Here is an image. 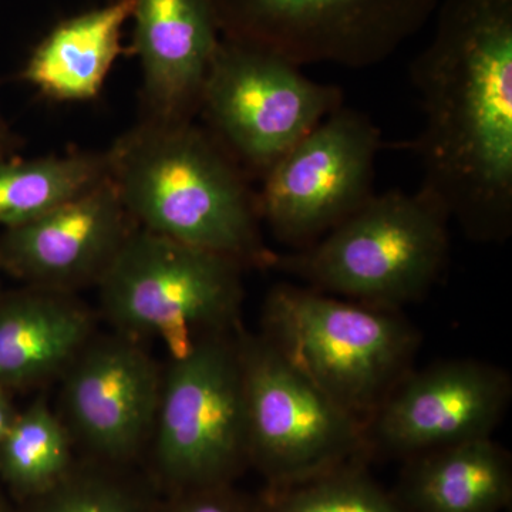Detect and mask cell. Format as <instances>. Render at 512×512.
<instances>
[{
	"label": "cell",
	"mask_w": 512,
	"mask_h": 512,
	"mask_svg": "<svg viewBox=\"0 0 512 512\" xmlns=\"http://www.w3.org/2000/svg\"><path fill=\"white\" fill-rule=\"evenodd\" d=\"M410 72L423 110L420 188L468 239L512 232V0H441Z\"/></svg>",
	"instance_id": "6da1fadb"
},
{
	"label": "cell",
	"mask_w": 512,
	"mask_h": 512,
	"mask_svg": "<svg viewBox=\"0 0 512 512\" xmlns=\"http://www.w3.org/2000/svg\"><path fill=\"white\" fill-rule=\"evenodd\" d=\"M93 336L92 313L73 293L28 285L0 293V386L26 389L63 375Z\"/></svg>",
	"instance_id": "9a60e30c"
},
{
	"label": "cell",
	"mask_w": 512,
	"mask_h": 512,
	"mask_svg": "<svg viewBox=\"0 0 512 512\" xmlns=\"http://www.w3.org/2000/svg\"><path fill=\"white\" fill-rule=\"evenodd\" d=\"M261 504L264 512H407L392 491L370 476L365 461L302 483L269 488Z\"/></svg>",
	"instance_id": "44dd1931"
},
{
	"label": "cell",
	"mask_w": 512,
	"mask_h": 512,
	"mask_svg": "<svg viewBox=\"0 0 512 512\" xmlns=\"http://www.w3.org/2000/svg\"><path fill=\"white\" fill-rule=\"evenodd\" d=\"M136 228L109 177L29 224L3 229L0 271L49 291L97 286Z\"/></svg>",
	"instance_id": "4fadbf2b"
},
{
	"label": "cell",
	"mask_w": 512,
	"mask_h": 512,
	"mask_svg": "<svg viewBox=\"0 0 512 512\" xmlns=\"http://www.w3.org/2000/svg\"><path fill=\"white\" fill-rule=\"evenodd\" d=\"M450 222L444 205L423 188L390 190L308 247L275 254L271 268L316 291L400 311L427 296L443 274Z\"/></svg>",
	"instance_id": "3957f363"
},
{
	"label": "cell",
	"mask_w": 512,
	"mask_h": 512,
	"mask_svg": "<svg viewBox=\"0 0 512 512\" xmlns=\"http://www.w3.org/2000/svg\"><path fill=\"white\" fill-rule=\"evenodd\" d=\"M441 0H210L221 37L302 67L367 69L433 18Z\"/></svg>",
	"instance_id": "9c48e42d"
},
{
	"label": "cell",
	"mask_w": 512,
	"mask_h": 512,
	"mask_svg": "<svg viewBox=\"0 0 512 512\" xmlns=\"http://www.w3.org/2000/svg\"><path fill=\"white\" fill-rule=\"evenodd\" d=\"M244 269L137 227L97 284L101 312L116 332L156 336L180 356L198 339L239 328Z\"/></svg>",
	"instance_id": "5b68a950"
},
{
	"label": "cell",
	"mask_w": 512,
	"mask_h": 512,
	"mask_svg": "<svg viewBox=\"0 0 512 512\" xmlns=\"http://www.w3.org/2000/svg\"><path fill=\"white\" fill-rule=\"evenodd\" d=\"M248 463L269 488L286 487L369 457L365 423L293 365L265 335L237 330Z\"/></svg>",
	"instance_id": "52a82bcc"
},
{
	"label": "cell",
	"mask_w": 512,
	"mask_h": 512,
	"mask_svg": "<svg viewBox=\"0 0 512 512\" xmlns=\"http://www.w3.org/2000/svg\"><path fill=\"white\" fill-rule=\"evenodd\" d=\"M133 9L134 0H111L57 23L29 56L22 79L56 101L99 96Z\"/></svg>",
	"instance_id": "e0dca14e"
},
{
	"label": "cell",
	"mask_w": 512,
	"mask_h": 512,
	"mask_svg": "<svg viewBox=\"0 0 512 512\" xmlns=\"http://www.w3.org/2000/svg\"><path fill=\"white\" fill-rule=\"evenodd\" d=\"M264 325L262 335L363 423L413 369L420 343L400 311L305 285L275 286L266 296Z\"/></svg>",
	"instance_id": "277c9868"
},
{
	"label": "cell",
	"mask_w": 512,
	"mask_h": 512,
	"mask_svg": "<svg viewBox=\"0 0 512 512\" xmlns=\"http://www.w3.org/2000/svg\"><path fill=\"white\" fill-rule=\"evenodd\" d=\"M392 493L407 512H504L511 456L493 437L424 451L404 460Z\"/></svg>",
	"instance_id": "2e32d148"
},
{
	"label": "cell",
	"mask_w": 512,
	"mask_h": 512,
	"mask_svg": "<svg viewBox=\"0 0 512 512\" xmlns=\"http://www.w3.org/2000/svg\"><path fill=\"white\" fill-rule=\"evenodd\" d=\"M150 474L131 466L84 458L45 493L16 512H157L161 498Z\"/></svg>",
	"instance_id": "ffe728a7"
},
{
	"label": "cell",
	"mask_w": 512,
	"mask_h": 512,
	"mask_svg": "<svg viewBox=\"0 0 512 512\" xmlns=\"http://www.w3.org/2000/svg\"><path fill=\"white\" fill-rule=\"evenodd\" d=\"M0 512H16V510H13L12 505L9 504V501L6 500L2 491H0Z\"/></svg>",
	"instance_id": "d4e9b609"
},
{
	"label": "cell",
	"mask_w": 512,
	"mask_h": 512,
	"mask_svg": "<svg viewBox=\"0 0 512 512\" xmlns=\"http://www.w3.org/2000/svg\"><path fill=\"white\" fill-rule=\"evenodd\" d=\"M511 399V376L491 363L456 359L412 369L366 420L367 451L406 460L493 437Z\"/></svg>",
	"instance_id": "8fae6325"
},
{
	"label": "cell",
	"mask_w": 512,
	"mask_h": 512,
	"mask_svg": "<svg viewBox=\"0 0 512 512\" xmlns=\"http://www.w3.org/2000/svg\"><path fill=\"white\" fill-rule=\"evenodd\" d=\"M144 120L192 121L221 33L210 0H134Z\"/></svg>",
	"instance_id": "5bb4252c"
},
{
	"label": "cell",
	"mask_w": 512,
	"mask_h": 512,
	"mask_svg": "<svg viewBox=\"0 0 512 512\" xmlns=\"http://www.w3.org/2000/svg\"><path fill=\"white\" fill-rule=\"evenodd\" d=\"M109 177L138 228L271 268L245 173L194 121L141 120L106 151Z\"/></svg>",
	"instance_id": "7a4b0ae2"
},
{
	"label": "cell",
	"mask_w": 512,
	"mask_h": 512,
	"mask_svg": "<svg viewBox=\"0 0 512 512\" xmlns=\"http://www.w3.org/2000/svg\"><path fill=\"white\" fill-rule=\"evenodd\" d=\"M74 463L69 430L42 397L18 413L0 440V480L19 503L59 483Z\"/></svg>",
	"instance_id": "d6986e66"
},
{
	"label": "cell",
	"mask_w": 512,
	"mask_h": 512,
	"mask_svg": "<svg viewBox=\"0 0 512 512\" xmlns=\"http://www.w3.org/2000/svg\"><path fill=\"white\" fill-rule=\"evenodd\" d=\"M342 106L339 87L309 79L301 67L261 47L221 37L198 113L242 171L262 177Z\"/></svg>",
	"instance_id": "ba28073f"
},
{
	"label": "cell",
	"mask_w": 512,
	"mask_h": 512,
	"mask_svg": "<svg viewBox=\"0 0 512 512\" xmlns=\"http://www.w3.org/2000/svg\"><path fill=\"white\" fill-rule=\"evenodd\" d=\"M237 330L198 339L161 380L148 473L160 493L232 484L249 466Z\"/></svg>",
	"instance_id": "8992f818"
},
{
	"label": "cell",
	"mask_w": 512,
	"mask_h": 512,
	"mask_svg": "<svg viewBox=\"0 0 512 512\" xmlns=\"http://www.w3.org/2000/svg\"><path fill=\"white\" fill-rule=\"evenodd\" d=\"M109 178L106 153L0 160V227H19L76 200Z\"/></svg>",
	"instance_id": "ac0fdd59"
},
{
	"label": "cell",
	"mask_w": 512,
	"mask_h": 512,
	"mask_svg": "<svg viewBox=\"0 0 512 512\" xmlns=\"http://www.w3.org/2000/svg\"><path fill=\"white\" fill-rule=\"evenodd\" d=\"M9 392L10 390L0 386V440L5 437L16 416H18V412H15V407H13L12 400H10Z\"/></svg>",
	"instance_id": "603a6c76"
},
{
	"label": "cell",
	"mask_w": 512,
	"mask_h": 512,
	"mask_svg": "<svg viewBox=\"0 0 512 512\" xmlns=\"http://www.w3.org/2000/svg\"><path fill=\"white\" fill-rule=\"evenodd\" d=\"M382 133L369 116L342 106L279 158L255 194L261 222L293 249L308 247L375 192Z\"/></svg>",
	"instance_id": "30bf717a"
},
{
	"label": "cell",
	"mask_w": 512,
	"mask_h": 512,
	"mask_svg": "<svg viewBox=\"0 0 512 512\" xmlns=\"http://www.w3.org/2000/svg\"><path fill=\"white\" fill-rule=\"evenodd\" d=\"M157 512H264L254 501L235 490L234 485L200 488L165 495Z\"/></svg>",
	"instance_id": "7402d4cb"
},
{
	"label": "cell",
	"mask_w": 512,
	"mask_h": 512,
	"mask_svg": "<svg viewBox=\"0 0 512 512\" xmlns=\"http://www.w3.org/2000/svg\"><path fill=\"white\" fill-rule=\"evenodd\" d=\"M13 148H15V138H13L8 124L5 123L2 113H0V160L9 158Z\"/></svg>",
	"instance_id": "cb8c5ba5"
},
{
	"label": "cell",
	"mask_w": 512,
	"mask_h": 512,
	"mask_svg": "<svg viewBox=\"0 0 512 512\" xmlns=\"http://www.w3.org/2000/svg\"><path fill=\"white\" fill-rule=\"evenodd\" d=\"M67 429L94 460L133 466L153 436L160 370L137 339L93 336L63 372Z\"/></svg>",
	"instance_id": "7c38bea8"
}]
</instances>
